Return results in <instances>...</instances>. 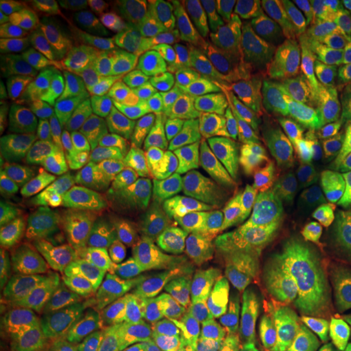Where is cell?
<instances>
[{"mask_svg":"<svg viewBox=\"0 0 351 351\" xmlns=\"http://www.w3.org/2000/svg\"><path fill=\"white\" fill-rule=\"evenodd\" d=\"M98 69L124 106L142 152H155L184 117L178 95L143 52L127 43H108L101 49Z\"/></svg>","mask_w":351,"mask_h":351,"instance_id":"obj_1","label":"cell"},{"mask_svg":"<svg viewBox=\"0 0 351 351\" xmlns=\"http://www.w3.org/2000/svg\"><path fill=\"white\" fill-rule=\"evenodd\" d=\"M96 302L73 270L49 258L26 265L21 287V324L43 335H85Z\"/></svg>","mask_w":351,"mask_h":351,"instance_id":"obj_2","label":"cell"},{"mask_svg":"<svg viewBox=\"0 0 351 351\" xmlns=\"http://www.w3.org/2000/svg\"><path fill=\"white\" fill-rule=\"evenodd\" d=\"M251 127L208 111L184 116L153 152L161 176L182 182L200 179L234 155Z\"/></svg>","mask_w":351,"mask_h":351,"instance_id":"obj_3","label":"cell"},{"mask_svg":"<svg viewBox=\"0 0 351 351\" xmlns=\"http://www.w3.org/2000/svg\"><path fill=\"white\" fill-rule=\"evenodd\" d=\"M142 174L137 168H122L103 176L49 244L51 257L75 258L103 249L121 226L132 191Z\"/></svg>","mask_w":351,"mask_h":351,"instance_id":"obj_4","label":"cell"},{"mask_svg":"<svg viewBox=\"0 0 351 351\" xmlns=\"http://www.w3.org/2000/svg\"><path fill=\"white\" fill-rule=\"evenodd\" d=\"M2 178L12 194L36 189H64L88 194L95 178L47 135H8L2 138Z\"/></svg>","mask_w":351,"mask_h":351,"instance_id":"obj_5","label":"cell"},{"mask_svg":"<svg viewBox=\"0 0 351 351\" xmlns=\"http://www.w3.org/2000/svg\"><path fill=\"white\" fill-rule=\"evenodd\" d=\"M263 301L276 332L304 340L317 350L327 348L340 304L319 295L287 263Z\"/></svg>","mask_w":351,"mask_h":351,"instance_id":"obj_6","label":"cell"},{"mask_svg":"<svg viewBox=\"0 0 351 351\" xmlns=\"http://www.w3.org/2000/svg\"><path fill=\"white\" fill-rule=\"evenodd\" d=\"M171 57L174 60L176 80L182 93L208 112L232 117L254 127L288 125L296 122V117L288 111L283 95L252 93L223 85L200 73L192 65L184 64L173 54Z\"/></svg>","mask_w":351,"mask_h":351,"instance_id":"obj_7","label":"cell"},{"mask_svg":"<svg viewBox=\"0 0 351 351\" xmlns=\"http://www.w3.org/2000/svg\"><path fill=\"white\" fill-rule=\"evenodd\" d=\"M182 51L192 67L223 85L262 93L274 86L249 47L234 34L218 26L192 29L184 34Z\"/></svg>","mask_w":351,"mask_h":351,"instance_id":"obj_8","label":"cell"},{"mask_svg":"<svg viewBox=\"0 0 351 351\" xmlns=\"http://www.w3.org/2000/svg\"><path fill=\"white\" fill-rule=\"evenodd\" d=\"M288 111L315 129L351 140V82L340 69L320 60L309 77L283 93Z\"/></svg>","mask_w":351,"mask_h":351,"instance_id":"obj_9","label":"cell"},{"mask_svg":"<svg viewBox=\"0 0 351 351\" xmlns=\"http://www.w3.org/2000/svg\"><path fill=\"white\" fill-rule=\"evenodd\" d=\"M285 23L319 60L343 72L351 59V0L291 2Z\"/></svg>","mask_w":351,"mask_h":351,"instance_id":"obj_10","label":"cell"},{"mask_svg":"<svg viewBox=\"0 0 351 351\" xmlns=\"http://www.w3.org/2000/svg\"><path fill=\"white\" fill-rule=\"evenodd\" d=\"M348 143L309 124L285 125L280 189H313L335 176L345 161Z\"/></svg>","mask_w":351,"mask_h":351,"instance_id":"obj_11","label":"cell"},{"mask_svg":"<svg viewBox=\"0 0 351 351\" xmlns=\"http://www.w3.org/2000/svg\"><path fill=\"white\" fill-rule=\"evenodd\" d=\"M223 241L225 234L218 230L191 243L169 245L140 256L135 263V276L155 317L163 315L195 263L218 245H223Z\"/></svg>","mask_w":351,"mask_h":351,"instance_id":"obj_12","label":"cell"},{"mask_svg":"<svg viewBox=\"0 0 351 351\" xmlns=\"http://www.w3.org/2000/svg\"><path fill=\"white\" fill-rule=\"evenodd\" d=\"M197 327L219 351H252L270 335L271 322L261 296L231 285Z\"/></svg>","mask_w":351,"mask_h":351,"instance_id":"obj_13","label":"cell"},{"mask_svg":"<svg viewBox=\"0 0 351 351\" xmlns=\"http://www.w3.org/2000/svg\"><path fill=\"white\" fill-rule=\"evenodd\" d=\"M158 191L163 202L161 225L142 254L191 243L219 230L208 200L197 189L169 176H160Z\"/></svg>","mask_w":351,"mask_h":351,"instance_id":"obj_14","label":"cell"},{"mask_svg":"<svg viewBox=\"0 0 351 351\" xmlns=\"http://www.w3.org/2000/svg\"><path fill=\"white\" fill-rule=\"evenodd\" d=\"M54 138L83 171L106 176L122 168H137L147 176H161L153 152H129L83 119H73L56 130Z\"/></svg>","mask_w":351,"mask_h":351,"instance_id":"obj_15","label":"cell"},{"mask_svg":"<svg viewBox=\"0 0 351 351\" xmlns=\"http://www.w3.org/2000/svg\"><path fill=\"white\" fill-rule=\"evenodd\" d=\"M231 271L225 245H218L189 271L178 295L163 313L166 326L179 332L197 327L212 306L231 287Z\"/></svg>","mask_w":351,"mask_h":351,"instance_id":"obj_16","label":"cell"},{"mask_svg":"<svg viewBox=\"0 0 351 351\" xmlns=\"http://www.w3.org/2000/svg\"><path fill=\"white\" fill-rule=\"evenodd\" d=\"M270 238L285 254L313 263H333L346 257L350 249L306 199L285 210Z\"/></svg>","mask_w":351,"mask_h":351,"instance_id":"obj_17","label":"cell"},{"mask_svg":"<svg viewBox=\"0 0 351 351\" xmlns=\"http://www.w3.org/2000/svg\"><path fill=\"white\" fill-rule=\"evenodd\" d=\"M25 56L46 65L69 80L83 78L98 69L101 51L82 25L62 20L23 39Z\"/></svg>","mask_w":351,"mask_h":351,"instance_id":"obj_18","label":"cell"},{"mask_svg":"<svg viewBox=\"0 0 351 351\" xmlns=\"http://www.w3.org/2000/svg\"><path fill=\"white\" fill-rule=\"evenodd\" d=\"M72 96L83 121L125 150L142 152L124 106L99 69L80 78L72 88Z\"/></svg>","mask_w":351,"mask_h":351,"instance_id":"obj_19","label":"cell"},{"mask_svg":"<svg viewBox=\"0 0 351 351\" xmlns=\"http://www.w3.org/2000/svg\"><path fill=\"white\" fill-rule=\"evenodd\" d=\"M85 197L64 189H36L19 195L16 221L21 244L29 251L47 247Z\"/></svg>","mask_w":351,"mask_h":351,"instance_id":"obj_20","label":"cell"},{"mask_svg":"<svg viewBox=\"0 0 351 351\" xmlns=\"http://www.w3.org/2000/svg\"><path fill=\"white\" fill-rule=\"evenodd\" d=\"M161 215L163 202L160 191L147 174H142L132 191L121 226L104 243L103 249L134 265L160 230Z\"/></svg>","mask_w":351,"mask_h":351,"instance_id":"obj_21","label":"cell"},{"mask_svg":"<svg viewBox=\"0 0 351 351\" xmlns=\"http://www.w3.org/2000/svg\"><path fill=\"white\" fill-rule=\"evenodd\" d=\"M77 112L72 91L43 96H2L0 129L3 135H26L62 129Z\"/></svg>","mask_w":351,"mask_h":351,"instance_id":"obj_22","label":"cell"},{"mask_svg":"<svg viewBox=\"0 0 351 351\" xmlns=\"http://www.w3.org/2000/svg\"><path fill=\"white\" fill-rule=\"evenodd\" d=\"M225 249L232 282L254 295L269 293L285 267L283 251L270 236L230 239Z\"/></svg>","mask_w":351,"mask_h":351,"instance_id":"obj_23","label":"cell"},{"mask_svg":"<svg viewBox=\"0 0 351 351\" xmlns=\"http://www.w3.org/2000/svg\"><path fill=\"white\" fill-rule=\"evenodd\" d=\"M285 125L251 127L234 153V165L245 186L254 191L280 189Z\"/></svg>","mask_w":351,"mask_h":351,"instance_id":"obj_24","label":"cell"},{"mask_svg":"<svg viewBox=\"0 0 351 351\" xmlns=\"http://www.w3.org/2000/svg\"><path fill=\"white\" fill-rule=\"evenodd\" d=\"M249 49L265 72L293 83L309 77L320 67V60L295 34L280 29L263 32L252 38Z\"/></svg>","mask_w":351,"mask_h":351,"instance_id":"obj_25","label":"cell"},{"mask_svg":"<svg viewBox=\"0 0 351 351\" xmlns=\"http://www.w3.org/2000/svg\"><path fill=\"white\" fill-rule=\"evenodd\" d=\"M311 189H276V191L258 192V195L244 210L230 218L218 221L228 239H258L265 238L274 230L280 217L289 205L306 199Z\"/></svg>","mask_w":351,"mask_h":351,"instance_id":"obj_26","label":"cell"},{"mask_svg":"<svg viewBox=\"0 0 351 351\" xmlns=\"http://www.w3.org/2000/svg\"><path fill=\"white\" fill-rule=\"evenodd\" d=\"M75 5L82 19L95 28L122 38H148L163 44L152 29L147 7L137 0H83Z\"/></svg>","mask_w":351,"mask_h":351,"instance_id":"obj_27","label":"cell"},{"mask_svg":"<svg viewBox=\"0 0 351 351\" xmlns=\"http://www.w3.org/2000/svg\"><path fill=\"white\" fill-rule=\"evenodd\" d=\"M186 184L205 195L217 217V223L244 210L261 192L245 186L236 169L234 155L208 174Z\"/></svg>","mask_w":351,"mask_h":351,"instance_id":"obj_28","label":"cell"},{"mask_svg":"<svg viewBox=\"0 0 351 351\" xmlns=\"http://www.w3.org/2000/svg\"><path fill=\"white\" fill-rule=\"evenodd\" d=\"M73 271L99 298H124L137 283L129 263L104 249H95L73 258Z\"/></svg>","mask_w":351,"mask_h":351,"instance_id":"obj_29","label":"cell"},{"mask_svg":"<svg viewBox=\"0 0 351 351\" xmlns=\"http://www.w3.org/2000/svg\"><path fill=\"white\" fill-rule=\"evenodd\" d=\"M73 83L46 65L29 59L16 57L0 64V91L2 96H43L72 91Z\"/></svg>","mask_w":351,"mask_h":351,"instance_id":"obj_30","label":"cell"},{"mask_svg":"<svg viewBox=\"0 0 351 351\" xmlns=\"http://www.w3.org/2000/svg\"><path fill=\"white\" fill-rule=\"evenodd\" d=\"M287 267L302 282L327 300L337 301L351 296V251L333 263H313L283 252Z\"/></svg>","mask_w":351,"mask_h":351,"instance_id":"obj_31","label":"cell"},{"mask_svg":"<svg viewBox=\"0 0 351 351\" xmlns=\"http://www.w3.org/2000/svg\"><path fill=\"white\" fill-rule=\"evenodd\" d=\"M65 20L60 8L36 0H2L0 26L19 39H26Z\"/></svg>","mask_w":351,"mask_h":351,"instance_id":"obj_32","label":"cell"},{"mask_svg":"<svg viewBox=\"0 0 351 351\" xmlns=\"http://www.w3.org/2000/svg\"><path fill=\"white\" fill-rule=\"evenodd\" d=\"M147 10L161 23L191 32L212 26L221 15L219 2L215 0H152L147 2Z\"/></svg>","mask_w":351,"mask_h":351,"instance_id":"obj_33","label":"cell"},{"mask_svg":"<svg viewBox=\"0 0 351 351\" xmlns=\"http://www.w3.org/2000/svg\"><path fill=\"white\" fill-rule=\"evenodd\" d=\"M91 340L101 351H130L125 309L119 298H98Z\"/></svg>","mask_w":351,"mask_h":351,"instance_id":"obj_34","label":"cell"},{"mask_svg":"<svg viewBox=\"0 0 351 351\" xmlns=\"http://www.w3.org/2000/svg\"><path fill=\"white\" fill-rule=\"evenodd\" d=\"M306 202L328 223L351 215V176L340 173L311 189Z\"/></svg>","mask_w":351,"mask_h":351,"instance_id":"obj_35","label":"cell"},{"mask_svg":"<svg viewBox=\"0 0 351 351\" xmlns=\"http://www.w3.org/2000/svg\"><path fill=\"white\" fill-rule=\"evenodd\" d=\"M125 309L130 351H153L155 343V314L138 283L129 289L122 301Z\"/></svg>","mask_w":351,"mask_h":351,"instance_id":"obj_36","label":"cell"},{"mask_svg":"<svg viewBox=\"0 0 351 351\" xmlns=\"http://www.w3.org/2000/svg\"><path fill=\"white\" fill-rule=\"evenodd\" d=\"M219 10L228 25L249 41L263 33L274 19L270 8L257 0H221Z\"/></svg>","mask_w":351,"mask_h":351,"instance_id":"obj_37","label":"cell"},{"mask_svg":"<svg viewBox=\"0 0 351 351\" xmlns=\"http://www.w3.org/2000/svg\"><path fill=\"white\" fill-rule=\"evenodd\" d=\"M23 270L16 257L5 254L2 256L0 269V328L5 335L13 320L19 315L21 287H23Z\"/></svg>","mask_w":351,"mask_h":351,"instance_id":"obj_38","label":"cell"},{"mask_svg":"<svg viewBox=\"0 0 351 351\" xmlns=\"http://www.w3.org/2000/svg\"><path fill=\"white\" fill-rule=\"evenodd\" d=\"M91 337L85 335H43L28 333L3 341L0 351H91Z\"/></svg>","mask_w":351,"mask_h":351,"instance_id":"obj_39","label":"cell"},{"mask_svg":"<svg viewBox=\"0 0 351 351\" xmlns=\"http://www.w3.org/2000/svg\"><path fill=\"white\" fill-rule=\"evenodd\" d=\"M327 350L351 351V296L346 298L343 304H340L339 315H337V322Z\"/></svg>","mask_w":351,"mask_h":351,"instance_id":"obj_40","label":"cell"},{"mask_svg":"<svg viewBox=\"0 0 351 351\" xmlns=\"http://www.w3.org/2000/svg\"><path fill=\"white\" fill-rule=\"evenodd\" d=\"M252 351H319L307 341L285 333H270Z\"/></svg>","mask_w":351,"mask_h":351,"instance_id":"obj_41","label":"cell"},{"mask_svg":"<svg viewBox=\"0 0 351 351\" xmlns=\"http://www.w3.org/2000/svg\"><path fill=\"white\" fill-rule=\"evenodd\" d=\"M181 351H219L215 341L199 327H187L176 333Z\"/></svg>","mask_w":351,"mask_h":351,"instance_id":"obj_42","label":"cell"},{"mask_svg":"<svg viewBox=\"0 0 351 351\" xmlns=\"http://www.w3.org/2000/svg\"><path fill=\"white\" fill-rule=\"evenodd\" d=\"M0 244H2V256L21 244L19 221H15L5 202H3L2 210H0Z\"/></svg>","mask_w":351,"mask_h":351,"instance_id":"obj_43","label":"cell"},{"mask_svg":"<svg viewBox=\"0 0 351 351\" xmlns=\"http://www.w3.org/2000/svg\"><path fill=\"white\" fill-rule=\"evenodd\" d=\"M21 56H25L23 39L15 38L0 26V60L8 62V60H13Z\"/></svg>","mask_w":351,"mask_h":351,"instance_id":"obj_44","label":"cell"},{"mask_svg":"<svg viewBox=\"0 0 351 351\" xmlns=\"http://www.w3.org/2000/svg\"><path fill=\"white\" fill-rule=\"evenodd\" d=\"M153 351H181L179 350L178 337L174 335V330L161 322L156 327L155 343H153Z\"/></svg>","mask_w":351,"mask_h":351,"instance_id":"obj_45","label":"cell"},{"mask_svg":"<svg viewBox=\"0 0 351 351\" xmlns=\"http://www.w3.org/2000/svg\"><path fill=\"white\" fill-rule=\"evenodd\" d=\"M333 231L339 234V238L343 241L346 244V247L351 251V215L348 218L345 219H340V221H335V223H330Z\"/></svg>","mask_w":351,"mask_h":351,"instance_id":"obj_46","label":"cell"},{"mask_svg":"<svg viewBox=\"0 0 351 351\" xmlns=\"http://www.w3.org/2000/svg\"><path fill=\"white\" fill-rule=\"evenodd\" d=\"M341 173L351 176V140L348 142V147H346V155L343 165H341Z\"/></svg>","mask_w":351,"mask_h":351,"instance_id":"obj_47","label":"cell"},{"mask_svg":"<svg viewBox=\"0 0 351 351\" xmlns=\"http://www.w3.org/2000/svg\"><path fill=\"white\" fill-rule=\"evenodd\" d=\"M343 73L346 77H348V80L351 82V59H350V62L345 65V69H343Z\"/></svg>","mask_w":351,"mask_h":351,"instance_id":"obj_48","label":"cell"},{"mask_svg":"<svg viewBox=\"0 0 351 351\" xmlns=\"http://www.w3.org/2000/svg\"><path fill=\"white\" fill-rule=\"evenodd\" d=\"M96 351H101V350H96Z\"/></svg>","mask_w":351,"mask_h":351,"instance_id":"obj_49","label":"cell"}]
</instances>
